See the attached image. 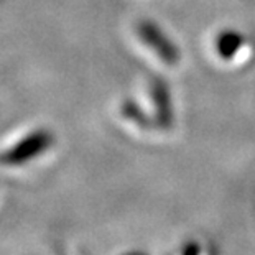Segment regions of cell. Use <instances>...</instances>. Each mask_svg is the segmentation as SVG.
Listing matches in <instances>:
<instances>
[{"label":"cell","mask_w":255,"mask_h":255,"mask_svg":"<svg viewBox=\"0 0 255 255\" xmlns=\"http://www.w3.org/2000/svg\"><path fill=\"white\" fill-rule=\"evenodd\" d=\"M48 145V137L45 133H31L28 135L23 142L15 143L12 148H7L0 155V160L5 163H20V161H26L38 155V151H41Z\"/></svg>","instance_id":"1"},{"label":"cell","mask_w":255,"mask_h":255,"mask_svg":"<svg viewBox=\"0 0 255 255\" xmlns=\"http://www.w3.org/2000/svg\"><path fill=\"white\" fill-rule=\"evenodd\" d=\"M186 255H198V247H196V244H194V247L191 246L186 251Z\"/></svg>","instance_id":"2"}]
</instances>
